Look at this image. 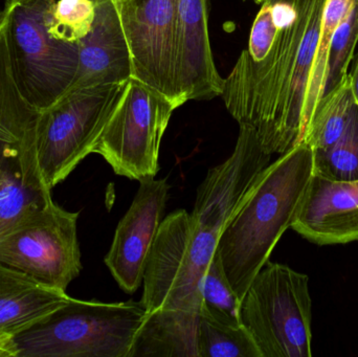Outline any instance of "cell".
I'll return each mask as SVG.
<instances>
[{"instance_id":"29","label":"cell","mask_w":358,"mask_h":357,"mask_svg":"<svg viewBox=\"0 0 358 357\" xmlns=\"http://www.w3.org/2000/svg\"><path fill=\"white\" fill-rule=\"evenodd\" d=\"M6 166L0 165V189H1L2 184L4 182V178H6Z\"/></svg>"},{"instance_id":"34","label":"cell","mask_w":358,"mask_h":357,"mask_svg":"<svg viewBox=\"0 0 358 357\" xmlns=\"http://www.w3.org/2000/svg\"><path fill=\"white\" fill-rule=\"evenodd\" d=\"M115 1H117V0H115Z\"/></svg>"},{"instance_id":"11","label":"cell","mask_w":358,"mask_h":357,"mask_svg":"<svg viewBox=\"0 0 358 357\" xmlns=\"http://www.w3.org/2000/svg\"><path fill=\"white\" fill-rule=\"evenodd\" d=\"M167 180H140L131 207L120 221L105 264L120 289L136 293L144 278L145 266L169 196Z\"/></svg>"},{"instance_id":"6","label":"cell","mask_w":358,"mask_h":357,"mask_svg":"<svg viewBox=\"0 0 358 357\" xmlns=\"http://www.w3.org/2000/svg\"><path fill=\"white\" fill-rule=\"evenodd\" d=\"M56 0H6L8 45L15 78L25 98L40 110L66 92L78 68V44L48 31Z\"/></svg>"},{"instance_id":"9","label":"cell","mask_w":358,"mask_h":357,"mask_svg":"<svg viewBox=\"0 0 358 357\" xmlns=\"http://www.w3.org/2000/svg\"><path fill=\"white\" fill-rule=\"evenodd\" d=\"M132 61V78L185 104L176 73V0H117Z\"/></svg>"},{"instance_id":"23","label":"cell","mask_w":358,"mask_h":357,"mask_svg":"<svg viewBox=\"0 0 358 357\" xmlns=\"http://www.w3.org/2000/svg\"><path fill=\"white\" fill-rule=\"evenodd\" d=\"M358 43V0L340 23L330 42L325 94L334 89L348 75Z\"/></svg>"},{"instance_id":"16","label":"cell","mask_w":358,"mask_h":357,"mask_svg":"<svg viewBox=\"0 0 358 357\" xmlns=\"http://www.w3.org/2000/svg\"><path fill=\"white\" fill-rule=\"evenodd\" d=\"M200 312L159 308L147 312L128 357H199Z\"/></svg>"},{"instance_id":"19","label":"cell","mask_w":358,"mask_h":357,"mask_svg":"<svg viewBox=\"0 0 358 357\" xmlns=\"http://www.w3.org/2000/svg\"><path fill=\"white\" fill-rule=\"evenodd\" d=\"M313 153L315 175L336 182L358 180V107L355 103L343 136L329 148Z\"/></svg>"},{"instance_id":"12","label":"cell","mask_w":358,"mask_h":357,"mask_svg":"<svg viewBox=\"0 0 358 357\" xmlns=\"http://www.w3.org/2000/svg\"><path fill=\"white\" fill-rule=\"evenodd\" d=\"M290 228L317 245L358 240V180L336 182L313 174Z\"/></svg>"},{"instance_id":"26","label":"cell","mask_w":358,"mask_h":357,"mask_svg":"<svg viewBox=\"0 0 358 357\" xmlns=\"http://www.w3.org/2000/svg\"><path fill=\"white\" fill-rule=\"evenodd\" d=\"M349 75H350L351 92H352L355 104L358 107V52L353 57L352 65H351V71H349Z\"/></svg>"},{"instance_id":"13","label":"cell","mask_w":358,"mask_h":357,"mask_svg":"<svg viewBox=\"0 0 358 357\" xmlns=\"http://www.w3.org/2000/svg\"><path fill=\"white\" fill-rule=\"evenodd\" d=\"M208 27L206 0H176V73L183 103L222 94L223 79L215 66Z\"/></svg>"},{"instance_id":"18","label":"cell","mask_w":358,"mask_h":357,"mask_svg":"<svg viewBox=\"0 0 358 357\" xmlns=\"http://www.w3.org/2000/svg\"><path fill=\"white\" fill-rule=\"evenodd\" d=\"M355 2V0H327L325 8H324L321 34H320L315 61H313V69L309 75L306 96H305V136H306L307 130L309 129V126L313 122L317 105L325 94L328 54H329L332 36H334L336 27L352 10Z\"/></svg>"},{"instance_id":"10","label":"cell","mask_w":358,"mask_h":357,"mask_svg":"<svg viewBox=\"0 0 358 357\" xmlns=\"http://www.w3.org/2000/svg\"><path fill=\"white\" fill-rule=\"evenodd\" d=\"M191 214L178 210L162 221L145 266L142 303L147 312L159 308L200 312L203 275L191 253Z\"/></svg>"},{"instance_id":"22","label":"cell","mask_w":358,"mask_h":357,"mask_svg":"<svg viewBox=\"0 0 358 357\" xmlns=\"http://www.w3.org/2000/svg\"><path fill=\"white\" fill-rule=\"evenodd\" d=\"M96 6L90 0H56L48 24L52 37L71 43L83 39L92 31Z\"/></svg>"},{"instance_id":"25","label":"cell","mask_w":358,"mask_h":357,"mask_svg":"<svg viewBox=\"0 0 358 357\" xmlns=\"http://www.w3.org/2000/svg\"><path fill=\"white\" fill-rule=\"evenodd\" d=\"M278 31L279 24L273 16V6L265 2L252 23L248 48L244 50L248 56L254 61L262 60L275 41Z\"/></svg>"},{"instance_id":"20","label":"cell","mask_w":358,"mask_h":357,"mask_svg":"<svg viewBox=\"0 0 358 357\" xmlns=\"http://www.w3.org/2000/svg\"><path fill=\"white\" fill-rule=\"evenodd\" d=\"M200 314L219 324L239 327L240 300L229 284L218 252H215L201 282Z\"/></svg>"},{"instance_id":"3","label":"cell","mask_w":358,"mask_h":357,"mask_svg":"<svg viewBox=\"0 0 358 357\" xmlns=\"http://www.w3.org/2000/svg\"><path fill=\"white\" fill-rule=\"evenodd\" d=\"M127 82L67 92L40 111L27 159L17 167L27 190L52 199V189L94 153Z\"/></svg>"},{"instance_id":"14","label":"cell","mask_w":358,"mask_h":357,"mask_svg":"<svg viewBox=\"0 0 358 357\" xmlns=\"http://www.w3.org/2000/svg\"><path fill=\"white\" fill-rule=\"evenodd\" d=\"M77 44V73L65 94L132 78L131 54L115 0L96 3L92 31Z\"/></svg>"},{"instance_id":"2","label":"cell","mask_w":358,"mask_h":357,"mask_svg":"<svg viewBox=\"0 0 358 357\" xmlns=\"http://www.w3.org/2000/svg\"><path fill=\"white\" fill-rule=\"evenodd\" d=\"M313 170V150L305 143L280 155L261 172L223 228L216 249L240 301L292 226Z\"/></svg>"},{"instance_id":"8","label":"cell","mask_w":358,"mask_h":357,"mask_svg":"<svg viewBox=\"0 0 358 357\" xmlns=\"http://www.w3.org/2000/svg\"><path fill=\"white\" fill-rule=\"evenodd\" d=\"M178 108L159 90L130 78L94 153L104 157L117 175L138 182L155 177L162 140Z\"/></svg>"},{"instance_id":"1","label":"cell","mask_w":358,"mask_h":357,"mask_svg":"<svg viewBox=\"0 0 358 357\" xmlns=\"http://www.w3.org/2000/svg\"><path fill=\"white\" fill-rule=\"evenodd\" d=\"M326 2L271 3L279 31L266 56L254 61L243 50L223 79L227 110L255 132L269 154H284L304 142L305 96Z\"/></svg>"},{"instance_id":"30","label":"cell","mask_w":358,"mask_h":357,"mask_svg":"<svg viewBox=\"0 0 358 357\" xmlns=\"http://www.w3.org/2000/svg\"><path fill=\"white\" fill-rule=\"evenodd\" d=\"M4 20H6V14H4L3 10H0V29L3 25Z\"/></svg>"},{"instance_id":"27","label":"cell","mask_w":358,"mask_h":357,"mask_svg":"<svg viewBox=\"0 0 358 357\" xmlns=\"http://www.w3.org/2000/svg\"><path fill=\"white\" fill-rule=\"evenodd\" d=\"M0 143L6 145L10 148L14 144V138H13L12 134L6 128L2 127L1 125H0Z\"/></svg>"},{"instance_id":"7","label":"cell","mask_w":358,"mask_h":357,"mask_svg":"<svg viewBox=\"0 0 358 357\" xmlns=\"http://www.w3.org/2000/svg\"><path fill=\"white\" fill-rule=\"evenodd\" d=\"M78 219L52 198L37 203L0 237V263L66 291L82 270Z\"/></svg>"},{"instance_id":"5","label":"cell","mask_w":358,"mask_h":357,"mask_svg":"<svg viewBox=\"0 0 358 357\" xmlns=\"http://www.w3.org/2000/svg\"><path fill=\"white\" fill-rule=\"evenodd\" d=\"M240 323L262 357H310L309 278L267 261L240 302Z\"/></svg>"},{"instance_id":"31","label":"cell","mask_w":358,"mask_h":357,"mask_svg":"<svg viewBox=\"0 0 358 357\" xmlns=\"http://www.w3.org/2000/svg\"><path fill=\"white\" fill-rule=\"evenodd\" d=\"M252 1L256 2V3L258 4H263L265 3V2L268 1V0H252Z\"/></svg>"},{"instance_id":"24","label":"cell","mask_w":358,"mask_h":357,"mask_svg":"<svg viewBox=\"0 0 358 357\" xmlns=\"http://www.w3.org/2000/svg\"><path fill=\"white\" fill-rule=\"evenodd\" d=\"M43 201L38 193L27 190L19 176L18 169L6 168V178L0 189V237L27 210Z\"/></svg>"},{"instance_id":"4","label":"cell","mask_w":358,"mask_h":357,"mask_svg":"<svg viewBox=\"0 0 358 357\" xmlns=\"http://www.w3.org/2000/svg\"><path fill=\"white\" fill-rule=\"evenodd\" d=\"M147 312L141 302L71 298L12 339L14 357H128Z\"/></svg>"},{"instance_id":"17","label":"cell","mask_w":358,"mask_h":357,"mask_svg":"<svg viewBox=\"0 0 358 357\" xmlns=\"http://www.w3.org/2000/svg\"><path fill=\"white\" fill-rule=\"evenodd\" d=\"M355 103L348 73L320 101L303 143L308 145L313 151L324 150L332 146L346 130Z\"/></svg>"},{"instance_id":"32","label":"cell","mask_w":358,"mask_h":357,"mask_svg":"<svg viewBox=\"0 0 358 357\" xmlns=\"http://www.w3.org/2000/svg\"><path fill=\"white\" fill-rule=\"evenodd\" d=\"M282 1V0H268L269 3H275V2H280Z\"/></svg>"},{"instance_id":"33","label":"cell","mask_w":358,"mask_h":357,"mask_svg":"<svg viewBox=\"0 0 358 357\" xmlns=\"http://www.w3.org/2000/svg\"><path fill=\"white\" fill-rule=\"evenodd\" d=\"M90 1L94 2V3H100V2L104 1V0H90Z\"/></svg>"},{"instance_id":"21","label":"cell","mask_w":358,"mask_h":357,"mask_svg":"<svg viewBox=\"0 0 358 357\" xmlns=\"http://www.w3.org/2000/svg\"><path fill=\"white\" fill-rule=\"evenodd\" d=\"M199 357H262L243 326L219 324L200 314L198 331Z\"/></svg>"},{"instance_id":"15","label":"cell","mask_w":358,"mask_h":357,"mask_svg":"<svg viewBox=\"0 0 358 357\" xmlns=\"http://www.w3.org/2000/svg\"><path fill=\"white\" fill-rule=\"evenodd\" d=\"M66 291L48 286L24 272L0 263V345L69 302Z\"/></svg>"},{"instance_id":"28","label":"cell","mask_w":358,"mask_h":357,"mask_svg":"<svg viewBox=\"0 0 358 357\" xmlns=\"http://www.w3.org/2000/svg\"><path fill=\"white\" fill-rule=\"evenodd\" d=\"M0 357H14L12 348L8 346L0 345Z\"/></svg>"}]
</instances>
